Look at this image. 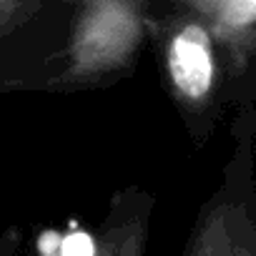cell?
Returning a JSON list of instances; mask_svg holds the SVG:
<instances>
[{"instance_id":"cell-4","label":"cell","mask_w":256,"mask_h":256,"mask_svg":"<svg viewBox=\"0 0 256 256\" xmlns=\"http://www.w3.org/2000/svg\"><path fill=\"white\" fill-rule=\"evenodd\" d=\"M154 206V196L138 186L118 191L93 236V256H146Z\"/></svg>"},{"instance_id":"cell-6","label":"cell","mask_w":256,"mask_h":256,"mask_svg":"<svg viewBox=\"0 0 256 256\" xmlns=\"http://www.w3.org/2000/svg\"><path fill=\"white\" fill-rule=\"evenodd\" d=\"M40 13L43 6L36 0H0V40L16 36Z\"/></svg>"},{"instance_id":"cell-5","label":"cell","mask_w":256,"mask_h":256,"mask_svg":"<svg viewBox=\"0 0 256 256\" xmlns=\"http://www.w3.org/2000/svg\"><path fill=\"white\" fill-rule=\"evenodd\" d=\"M214 36V43L238 46L256 36V0H216V3H188Z\"/></svg>"},{"instance_id":"cell-3","label":"cell","mask_w":256,"mask_h":256,"mask_svg":"<svg viewBox=\"0 0 256 256\" xmlns=\"http://www.w3.org/2000/svg\"><path fill=\"white\" fill-rule=\"evenodd\" d=\"M186 256H256V221L248 204L214 198L198 216Z\"/></svg>"},{"instance_id":"cell-2","label":"cell","mask_w":256,"mask_h":256,"mask_svg":"<svg viewBox=\"0 0 256 256\" xmlns=\"http://www.w3.org/2000/svg\"><path fill=\"white\" fill-rule=\"evenodd\" d=\"M214 36L201 18L184 20L166 43V76L186 108H204L216 90L218 66Z\"/></svg>"},{"instance_id":"cell-1","label":"cell","mask_w":256,"mask_h":256,"mask_svg":"<svg viewBox=\"0 0 256 256\" xmlns=\"http://www.w3.org/2000/svg\"><path fill=\"white\" fill-rule=\"evenodd\" d=\"M146 6L136 0L83 3L58 80L63 86H88L118 76L136 60L146 40Z\"/></svg>"},{"instance_id":"cell-7","label":"cell","mask_w":256,"mask_h":256,"mask_svg":"<svg viewBox=\"0 0 256 256\" xmlns=\"http://www.w3.org/2000/svg\"><path fill=\"white\" fill-rule=\"evenodd\" d=\"M18 248H20V234L16 228L0 234V256H18Z\"/></svg>"}]
</instances>
